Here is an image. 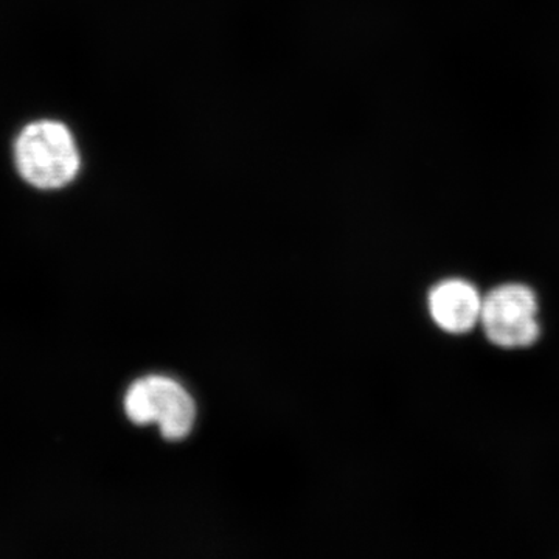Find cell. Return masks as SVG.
<instances>
[{
	"label": "cell",
	"mask_w": 559,
	"mask_h": 559,
	"mask_svg": "<svg viewBox=\"0 0 559 559\" xmlns=\"http://www.w3.org/2000/svg\"><path fill=\"white\" fill-rule=\"evenodd\" d=\"M538 300L520 283L498 286L481 299L480 322L492 344L502 348H525L538 341Z\"/></svg>",
	"instance_id": "3957f363"
},
{
	"label": "cell",
	"mask_w": 559,
	"mask_h": 559,
	"mask_svg": "<svg viewBox=\"0 0 559 559\" xmlns=\"http://www.w3.org/2000/svg\"><path fill=\"white\" fill-rule=\"evenodd\" d=\"M429 312L441 330L462 334L479 322L481 299L465 280H444L430 290Z\"/></svg>",
	"instance_id": "277c9868"
},
{
	"label": "cell",
	"mask_w": 559,
	"mask_h": 559,
	"mask_svg": "<svg viewBox=\"0 0 559 559\" xmlns=\"http://www.w3.org/2000/svg\"><path fill=\"white\" fill-rule=\"evenodd\" d=\"M14 160L22 178L43 190L68 186L81 165L72 132L53 120L33 121L21 131L14 143Z\"/></svg>",
	"instance_id": "6da1fadb"
},
{
	"label": "cell",
	"mask_w": 559,
	"mask_h": 559,
	"mask_svg": "<svg viewBox=\"0 0 559 559\" xmlns=\"http://www.w3.org/2000/svg\"><path fill=\"white\" fill-rule=\"evenodd\" d=\"M124 411L135 425L156 423L167 440L186 439L197 419V406L178 381L151 374L135 381L127 392Z\"/></svg>",
	"instance_id": "7a4b0ae2"
}]
</instances>
